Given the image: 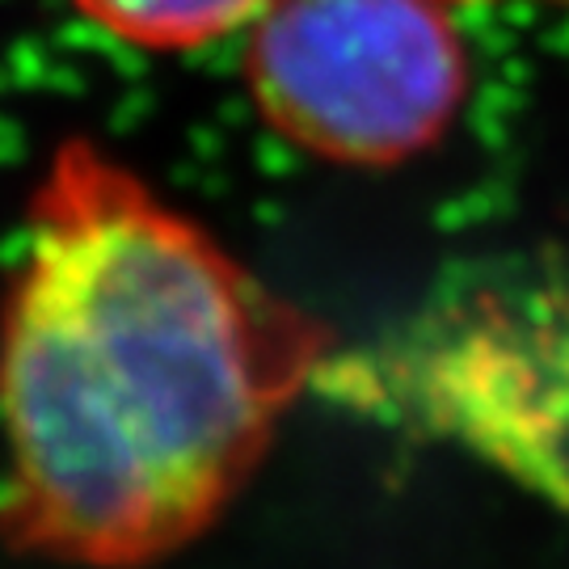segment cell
I'll use <instances>...</instances> for the list:
<instances>
[{
  "instance_id": "7a4b0ae2",
  "label": "cell",
  "mask_w": 569,
  "mask_h": 569,
  "mask_svg": "<svg viewBox=\"0 0 569 569\" xmlns=\"http://www.w3.org/2000/svg\"><path fill=\"white\" fill-rule=\"evenodd\" d=\"M317 385L456 443L569 510V300H451L392 342L326 359Z\"/></svg>"
},
{
  "instance_id": "277c9868",
  "label": "cell",
  "mask_w": 569,
  "mask_h": 569,
  "mask_svg": "<svg viewBox=\"0 0 569 569\" xmlns=\"http://www.w3.org/2000/svg\"><path fill=\"white\" fill-rule=\"evenodd\" d=\"M84 21L140 51H194L244 30L266 0H72Z\"/></svg>"
},
{
  "instance_id": "6da1fadb",
  "label": "cell",
  "mask_w": 569,
  "mask_h": 569,
  "mask_svg": "<svg viewBox=\"0 0 569 569\" xmlns=\"http://www.w3.org/2000/svg\"><path fill=\"white\" fill-rule=\"evenodd\" d=\"M329 359L326 329L93 140L42 169L0 305L9 545L89 569L203 536Z\"/></svg>"
},
{
  "instance_id": "3957f363",
  "label": "cell",
  "mask_w": 569,
  "mask_h": 569,
  "mask_svg": "<svg viewBox=\"0 0 569 569\" xmlns=\"http://www.w3.org/2000/svg\"><path fill=\"white\" fill-rule=\"evenodd\" d=\"M244 84L279 140L329 164H401L448 131L468 56L448 0H266Z\"/></svg>"
},
{
  "instance_id": "5b68a950",
  "label": "cell",
  "mask_w": 569,
  "mask_h": 569,
  "mask_svg": "<svg viewBox=\"0 0 569 569\" xmlns=\"http://www.w3.org/2000/svg\"><path fill=\"white\" fill-rule=\"evenodd\" d=\"M477 4H493V0H477Z\"/></svg>"
}]
</instances>
